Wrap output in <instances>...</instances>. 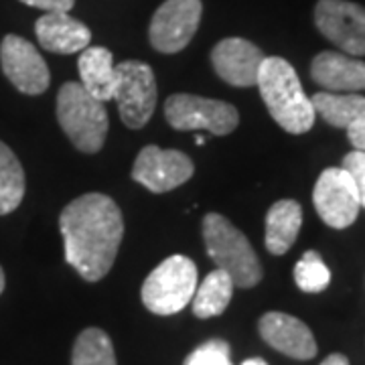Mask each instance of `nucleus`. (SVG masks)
<instances>
[{
  "label": "nucleus",
  "instance_id": "423d86ee",
  "mask_svg": "<svg viewBox=\"0 0 365 365\" xmlns=\"http://www.w3.org/2000/svg\"><path fill=\"white\" fill-rule=\"evenodd\" d=\"M116 78L112 100H116L122 122L132 130L144 128L155 114L158 98L153 67L136 59L122 61L116 66Z\"/></svg>",
  "mask_w": 365,
  "mask_h": 365
},
{
  "label": "nucleus",
  "instance_id": "9d476101",
  "mask_svg": "<svg viewBox=\"0 0 365 365\" xmlns=\"http://www.w3.org/2000/svg\"><path fill=\"white\" fill-rule=\"evenodd\" d=\"M314 25L321 35L341 51L365 55V6L349 0H319L314 6Z\"/></svg>",
  "mask_w": 365,
  "mask_h": 365
},
{
  "label": "nucleus",
  "instance_id": "393cba45",
  "mask_svg": "<svg viewBox=\"0 0 365 365\" xmlns=\"http://www.w3.org/2000/svg\"><path fill=\"white\" fill-rule=\"evenodd\" d=\"M343 169L351 175L353 182L357 187V193H359L361 207H365V153L353 150L349 155H345V158H343Z\"/></svg>",
  "mask_w": 365,
  "mask_h": 365
},
{
  "label": "nucleus",
  "instance_id": "2eb2a0df",
  "mask_svg": "<svg viewBox=\"0 0 365 365\" xmlns=\"http://www.w3.org/2000/svg\"><path fill=\"white\" fill-rule=\"evenodd\" d=\"M311 78L327 91L357 93L365 90V61L347 53L323 51L311 63Z\"/></svg>",
  "mask_w": 365,
  "mask_h": 365
},
{
  "label": "nucleus",
  "instance_id": "a211bd4d",
  "mask_svg": "<svg viewBox=\"0 0 365 365\" xmlns=\"http://www.w3.org/2000/svg\"><path fill=\"white\" fill-rule=\"evenodd\" d=\"M302 225V207L294 199H280L266 213V250L282 256L297 242Z\"/></svg>",
  "mask_w": 365,
  "mask_h": 365
},
{
  "label": "nucleus",
  "instance_id": "4468645a",
  "mask_svg": "<svg viewBox=\"0 0 365 365\" xmlns=\"http://www.w3.org/2000/svg\"><path fill=\"white\" fill-rule=\"evenodd\" d=\"M260 337L272 349L284 353L292 359H313L317 355V341L313 337V331L304 325L300 319L287 313H266L258 321Z\"/></svg>",
  "mask_w": 365,
  "mask_h": 365
},
{
  "label": "nucleus",
  "instance_id": "412c9836",
  "mask_svg": "<svg viewBox=\"0 0 365 365\" xmlns=\"http://www.w3.org/2000/svg\"><path fill=\"white\" fill-rule=\"evenodd\" d=\"M25 197V170L21 160L0 143V215H9Z\"/></svg>",
  "mask_w": 365,
  "mask_h": 365
},
{
  "label": "nucleus",
  "instance_id": "f3484780",
  "mask_svg": "<svg viewBox=\"0 0 365 365\" xmlns=\"http://www.w3.org/2000/svg\"><path fill=\"white\" fill-rule=\"evenodd\" d=\"M81 86L90 96L100 102H110L116 91V66L110 49L86 47L78 59Z\"/></svg>",
  "mask_w": 365,
  "mask_h": 365
},
{
  "label": "nucleus",
  "instance_id": "c756f323",
  "mask_svg": "<svg viewBox=\"0 0 365 365\" xmlns=\"http://www.w3.org/2000/svg\"><path fill=\"white\" fill-rule=\"evenodd\" d=\"M4 287H6V278H4V270L0 268V294L4 292Z\"/></svg>",
  "mask_w": 365,
  "mask_h": 365
},
{
  "label": "nucleus",
  "instance_id": "cd10ccee",
  "mask_svg": "<svg viewBox=\"0 0 365 365\" xmlns=\"http://www.w3.org/2000/svg\"><path fill=\"white\" fill-rule=\"evenodd\" d=\"M321 365H349V359L343 353H331Z\"/></svg>",
  "mask_w": 365,
  "mask_h": 365
},
{
  "label": "nucleus",
  "instance_id": "a878e982",
  "mask_svg": "<svg viewBox=\"0 0 365 365\" xmlns=\"http://www.w3.org/2000/svg\"><path fill=\"white\" fill-rule=\"evenodd\" d=\"M21 2L47 13H69L76 4V0H21Z\"/></svg>",
  "mask_w": 365,
  "mask_h": 365
},
{
  "label": "nucleus",
  "instance_id": "f257e3e1",
  "mask_svg": "<svg viewBox=\"0 0 365 365\" xmlns=\"http://www.w3.org/2000/svg\"><path fill=\"white\" fill-rule=\"evenodd\" d=\"M66 262L88 280L98 282L112 270L124 237L122 211L112 197L86 193L67 203L59 215Z\"/></svg>",
  "mask_w": 365,
  "mask_h": 365
},
{
  "label": "nucleus",
  "instance_id": "f8f14e48",
  "mask_svg": "<svg viewBox=\"0 0 365 365\" xmlns=\"http://www.w3.org/2000/svg\"><path fill=\"white\" fill-rule=\"evenodd\" d=\"M0 66L6 79L26 96H39L49 88V67L31 41L6 35L0 43Z\"/></svg>",
  "mask_w": 365,
  "mask_h": 365
},
{
  "label": "nucleus",
  "instance_id": "7c9ffc66",
  "mask_svg": "<svg viewBox=\"0 0 365 365\" xmlns=\"http://www.w3.org/2000/svg\"><path fill=\"white\" fill-rule=\"evenodd\" d=\"M195 144L197 146H203V144H205V138H203V136H197Z\"/></svg>",
  "mask_w": 365,
  "mask_h": 365
},
{
  "label": "nucleus",
  "instance_id": "b1692460",
  "mask_svg": "<svg viewBox=\"0 0 365 365\" xmlns=\"http://www.w3.org/2000/svg\"><path fill=\"white\" fill-rule=\"evenodd\" d=\"M182 365H234L232 347L223 339H209L199 345L195 351L189 353Z\"/></svg>",
  "mask_w": 365,
  "mask_h": 365
},
{
  "label": "nucleus",
  "instance_id": "1a4fd4ad",
  "mask_svg": "<svg viewBox=\"0 0 365 365\" xmlns=\"http://www.w3.org/2000/svg\"><path fill=\"white\" fill-rule=\"evenodd\" d=\"M313 203L319 217L333 230H345L359 215L361 201L351 175L343 169H325L317 179Z\"/></svg>",
  "mask_w": 365,
  "mask_h": 365
},
{
  "label": "nucleus",
  "instance_id": "6e6552de",
  "mask_svg": "<svg viewBox=\"0 0 365 365\" xmlns=\"http://www.w3.org/2000/svg\"><path fill=\"white\" fill-rule=\"evenodd\" d=\"M203 14L201 0H165L148 26L150 45L158 53L182 51L195 37Z\"/></svg>",
  "mask_w": 365,
  "mask_h": 365
},
{
  "label": "nucleus",
  "instance_id": "aec40b11",
  "mask_svg": "<svg viewBox=\"0 0 365 365\" xmlns=\"http://www.w3.org/2000/svg\"><path fill=\"white\" fill-rule=\"evenodd\" d=\"M234 280L227 272L215 268L213 272L205 276L201 284H197L195 294L191 300L193 314L199 319H211L220 317L227 309L230 300L234 297Z\"/></svg>",
  "mask_w": 365,
  "mask_h": 365
},
{
  "label": "nucleus",
  "instance_id": "6ab92c4d",
  "mask_svg": "<svg viewBox=\"0 0 365 365\" xmlns=\"http://www.w3.org/2000/svg\"><path fill=\"white\" fill-rule=\"evenodd\" d=\"M313 108L327 124L335 128H349L351 124L365 120V96L359 93H335L319 91L313 96Z\"/></svg>",
  "mask_w": 365,
  "mask_h": 365
},
{
  "label": "nucleus",
  "instance_id": "f03ea898",
  "mask_svg": "<svg viewBox=\"0 0 365 365\" xmlns=\"http://www.w3.org/2000/svg\"><path fill=\"white\" fill-rule=\"evenodd\" d=\"M258 90L274 122L290 134L313 128L314 108L302 90L294 67L282 57H264L258 71Z\"/></svg>",
  "mask_w": 365,
  "mask_h": 365
},
{
  "label": "nucleus",
  "instance_id": "4be33fe9",
  "mask_svg": "<svg viewBox=\"0 0 365 365\" xmlns=\"http://www.w3.org/2000/svg\"><path fill=\"white\" fill-rule=\"evenodd\" d=\"M71 365H116V353L108 333L96 327L81 331L73 343Z\"/></svg>",
  "mask_w": 365,
  "mask_h": 365
},
{
  "label": "nucleus",
  "instance_id": "9b49d317",
  "mask_svg": "<svg viewBox=\"0 0 365 365\" xmlns=\"http://www.w3.org/2000/svg\"><path fill=\"white\" fill-rule=\"evenodd\" d=\"M195 173L193 160L181 150L144 146L132 167V179L150 193H167L189 181Z\"/></svg>",
  "mask_w": 365,
  "mask_h": 365
},
{
  "label": "nucleus",
  "instance_id": "5701e85b",
  "mask_svg": "<svg viewBox=\"0 0 365 365\" xmlns=\"http://www.w3.org/2000/svg\"><path fill=\"white\" fill-rule=\"evenodd\" d=\"M294 282L302 292H323L331 282V272L319 252L309 250L294 266Z\"/></svg>",
  "mask_w": 365,
  "mask_h": 365
},
{
  "label": "nucleus",
  "instance_id": "ddd939ff",
  "mask_svg": "<svg viewBox=\"0 0 365 365\" xmlns=\"http://www.w3.org/2000/svg\"><path fill=\"white\" fill-rule=\"evenodd\" d=\"M264 53L252 41L242 37L222 39L211 49V66L215 73L234 88H252L258 83Z\"/></svg>",
  "mask_w": 365,
  "mask_h": 365
},
{
  "label": "nucleus",
  "instance_id": "bb28decb",
  "mask_svg": "<svg viewBox=\"0 0 365 365\" xmlns=\"http://www.w3.org/2000/svg\"><path fill=\"white\" fill-rule=\"evenodd\" d=\"M347 136H349V143L353 144L355 150L365 153V120H359V122L351 124L347 128Z\"/></svg>",
  "mask_w": 365,
  "mask_h": 365
},
{
  "label": "nucleus",
  "instance_id": "7ed1b4c3",
  "mask_svg": "<svg viewBox=\"0 0 365 365\" xmlns=\"http://www.w3.org/2000/svg\"><path fill=\"white\" fill-rule=\"evenodd\" d=\"M203 242L209 258L232 276L235 287L254 288L260 282L262 264L248 237L222 213H207L203 217Z\"/></svg>",
  "mask_w": 365,
  "mask_h": 365
},
{
  "label": "nucleus",
  "instance_id": "39448f33",
  "mask_svg": "<svg viewBox=\"0 0 365 365\" xmlns=\"http://www.w3.org/2000/svg\"><path fill=\"white\" fill-rule=\"evenodd\" d=\"M197 290V266L187 256L175 254L158 264L144 280L140 297L150 313L169 317L191 304Z\"/></svg>",
  "mask_w": 365,
  "mask_h": 365
},
{
  "label": "nucleus",
  "instance_id": "c85d7f7f",
  "mask_svg": "<svg viewBox=\"0 0 365 365\" xmlns=\"http://www.w3.org/2000/svg\"><path fill=\"white\" fill-rule=\"evenodd\" d=\"M242 365H268L264 359H260V357H252V359H246Z\"/></svg>",
  "mask_w": 365,
  "mask_h": 365
},
{
  "label": "nucleus",
  "instance_id": "20e7f679",
  "mask_svg": "<svg viewBox=\"0 0 365 365\" xmlns=\"http://www.w3.org/2000/svg\"><path fill=\"white\" fill-rule=\"evenodd\" d=\"M57 120L69 143L79 153L96 155L108 136V112L104 102L96 100L78 81H67L57 93Z\"/></svg>",
  "mask_w": 365,
  "mask_h": 365
},
{
  "label": "nucleus",
  "instance_id": "0eeeda50",
  "mask_svg": "<svg viewBox=\"0 0 365 365\" xmlns=\"http://www.w3.org/2000/svg\"><path fill=\"white\" fill-rule=\"evenodd\" d=\"M165 118L175 130H209L215 136L232 134L240 124L235 106L193 93H173L165 104Z\"/></svg>",
  "mask_w": 365,
  "mask_h": 365
},
{
  "label": "nucleus",
  "instance_id": "dca6fc26",
  "mask_svg": "<svg viewBox=\"0 0 365 365\" xmlns=\"http://www.w3.org/2000/svg\"><path fill=\"white\" fill-rule=\"evenodd\" d=\"M39 45L49 53L71 55L90 47L91 31L69 13H45L35 23Z\"/></svg>",
  "mask_w": 365,
  "mask_h": 365
}]
</instances>
